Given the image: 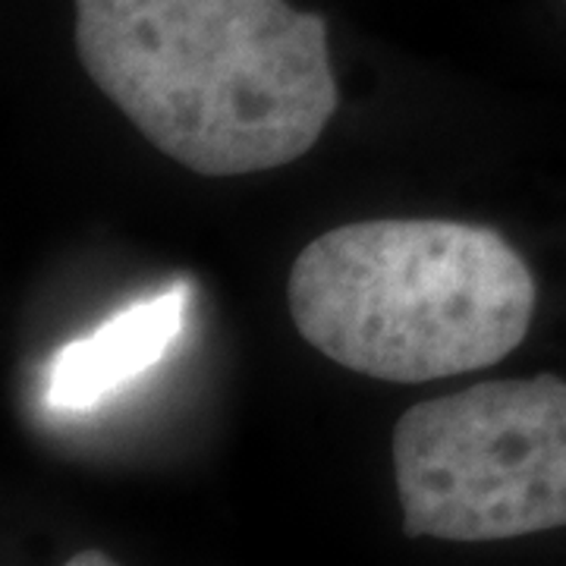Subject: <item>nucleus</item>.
I'll list each match as a JSON object with an SVG mask.
<instances>
[{
  "instance_id": "nucleus-5",
  "label": "nucleus",
  "mask_w": 566,
  "mask_h": 566,
  "mask_svg": "<svg viewBox=\"0 0 566 566\" xmlns=\"http://www.w3.org/2000/svg\"><path fill=\"white\" fill-rule=\"evenodd\" d=\"M70 566H111L114 564V557L111 554H102V551H82L76 557H70L66 560Z\"/></svg>"
},
{
  "instance_id": "nucleus-3",
  "label": "nucleus",
  "mask_w": 566,
  "mask_h": 566,
  "mask_svg": "<svg viewBox=\"0 0 566 566\" xmlns=\"http://www.w3.org/2000/svg\"><path fill=\"white\" fill-rule=\"evenodd\" d=\"M390 457L409 538L504 542L566 526V381H482L416 403Z\"/></svg>"
},
{
  "instance_id": "nucleus-4",
  "label": "nucleus",
  "mask_w": 566,
  "mask_h": 566,
  "mask_svg": "<svg viewBox=\"0 0 566 566\" xmlns=\"http://www.w3.org/2000/svg\"><path fill=\"white\" fill-rule=\"evenodd\" d=\"M189 305V286L158 293L145 303H133L104 322L88 337L66 344L48 368L44 400L54 409H88L107 394L129 385L180 337Z\"/></svg>"
},
{
  "instance_id": "nucleus-1",
  "label": "nucleus",
  "mask_w": 566,
  "mask_h": 566,
  "mask_svg": "<svg viewBox=\"0 0 566 566\" xmlns=\"http://www.w3.org/2000/svg\"><path fill=\"white\" fill-rule=\"evenodd\" d=\"M88 80L199 177L300 161L340 107L327 22L286 0H76Z\"/></svg>"
},
{
  "instance_id": "nucleus-2",
  "label": "nucleus",
  "mask_w": 566,
  "mask_h": 566,
  "mask_svg": "<svg viewBox=\"0 0 566 566\" xmlns=\"http://www.w3.org/2000/svg\"><path fill=\"white\" fill-rule=\"evenodd\" d=\"M286 300L305 344L331 363L422 385L506 359L526 340L538 286L491 227L363 221L305 245Z\"/></svg>"
}]
</instances>
